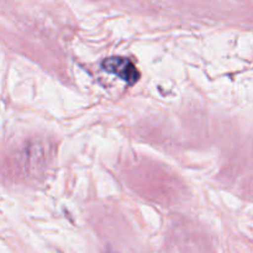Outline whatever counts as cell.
<instances>
[{"label": "cell", "instance_id": "1", "mask_svg": "<svg viewBox=\"0 0 253 253\" xmlns=\"http://www.w3.org/2000/svg\"><path fill=\"white\" fill-rule=\"evenodd\" d=\"M103 68L106 72L119 76L131 85L135 84L140 78V73L136 69L135 64L125 57H109V58L104 59Z\"/></svg>", "mask_w": 253, "mask_h": 253}]
</instances>
